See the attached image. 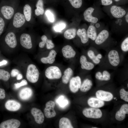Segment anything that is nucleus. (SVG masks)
I'll return each instance as SVG.
<instances>
[{
  "instance_id": "79ce46f5",
  "label": "nucleus",
  "mask_w": 128,
  "mask_h": 128,
  "mask_svg": "<svg viewBox=\"0 0 128 128\" xmlns=\"http://www.w3.org/2000/svg\"><path fill=\"white\" fill-rule=\"evenodd\" d=\"M27 82L26 80L23 79L19 83H17L14 84V87L16 89H18L21 86L27 85Z\"/></svg>"
},
{
  "instance_id": "2f4dec72",
  "label": "nucleus",
  "mask_w": 128,
  "mask_h": 128,
  "mask_svg": "<svg viewBox=\"0 0 128 128\" xmlns=\"http://www.w3.org/2000/svg\"><path fill=\"white\" fill-rule=\"evenodd\" d=\"M56 102L61 107H65L68 104L69 102L68 100L62 95L59 97L56 100Z\"/></svg>"
},
{
  "instance_id": "8fccbe9b",
  "label": "nucleus",
  "mask_w": 128,
  "mask_h": 128,
  "mask_svg": "<svg viewBox=\"0 0 128 128\" xmlns=\"http://www.w3.org/2000/svg\"><path fill=\"white\" fill-rule=\"evenodd\" d=\"M16 79L17 80H19L23 78V75L20 73H19L16 77Z\"/></svg>"
},
{
  "instance_id": "473e14b6",
  "label": "nucleus",
  "mask_w": 128,
  "mask_h": 128,
  "mask_svg": "<svg viewBox=\"0 0 128 128\" xmlns=\"http://www.w3.org/2000/svg\"><path fill=\"white\" fill-rule=\"evenodd\" d=\"M87 55L89 58L93 62L96 64H98L100 62V59L97 58L95 55L94 52L91 50H89L87 52Z\"/></svg>"
},
{
  "instance_id": "412c9836",
  "label": "nucleus",
  "mask_w": 128,
  "mask_h": 128,
  "mask_svg": "<svg viewBox=\"0 0 128 128\" xmlns=\"http://www.w3.org/2000/svg\"><path fill=\"white\" fill-rule=\"evenodd\" d=\"M41 39L42 41L40 42L39 44V46L40 48L44 47L46 44V48L48 49H52L54 47V44L52 40L48 39L46 36L42 35L41 37Z\"/></svg>"
},
{
  "instance_id": "f8f14e48",
  "label": "nucleus",
  "mask_w": 128,
  "mask_h": 128,
  "mask_svg": "<svg viewBox=\"0 0 128 128\" xmlns=\"http://www.w3.org/2000/svg\"><path fill=\"white\" fill-rule=\"evenodd\" d=\"M31 113L37 123L41 124L43 122L44 120V116L43 113L40 109L33 108L31 110Z\"/></svg>"
},
{
  "instance_id": "39448f33",
  "label": "nucleus",
  "mask_w": 128,
  "mask_h": 128,
  "mask_svg": "<svg viewBox=\"0 0 128 128\" xmlns=\"http://www.w3.org/2000/svg\"><path fill=\"white\" fill-rule=\"evenodd\" d=\"M4 41L9 48L14 49L17 46V42L16 35L12 32H8L5 36Z\"/></svg>"
},
{
  "instance_id": "aec40b11",
  "label": "nucleus",
  "mask_w": 128,
  "mask_h": 128,
  "mask_svg": "<svg viewBox=\"0 0 128 128\" xmlns=\"http://www.w3.org/2000/svg\"><path fill=\"white\" fill-rule=\"evenodd\" d=\"M57 54L55 50H52L50 52L47 57L41 58V61L42 63L44 64H53L55 60V58Z\"/></svg>"
},
{
  "instance_id": "4468645a",
  "label": "nucleus",
  "mask_w": 128,
  "mask_h": 128,
  "mask_svg": "<svg viewBox=\"0 0 128 128\" xmlns=\"http://www.w3.org/2000/svg\"><path fill=\"white\" fill-rule=\"evenodd\" d=\"M94 10V9L93 8L90 7L85 11L83 15L85 20L93 23H96L97 22L98 20V18L92 15Z\"/></svg>"
},
{
  "instance_id": "4be33fe9",
  "label": "nucleus",
  "mask_w": 128,
  "mask_h": 128,
  "mask_svg": "<svg viewBox=\"0 0 128 128\" xmlns=\"http://www.w3.org/2000/svg\"><path fill=\"white\" fill-rule=\"evenodd\" d=\"M87 103L91 107L97 108L102 107L105 104L103 101L97 98L94 97L89 98L87 101Z\"/></svg>"
},
{
  "instance_id": "603ef678",
  "label": "nucleus",
  "mask_w": 128,
  "mask_h": 128,
  "mask_svg": "<svg viewBox=\"0 0 128 128\" xmlns=\"http://www.w3.org/2000/svg\"><path fill=\"white\" fill-rule=\"evenodd\" d=\"M96 56L97 58L100 59H101L102 58V56L101 54H98Z\"/></svg>"
},
{
  "instance_id": "864d4df0",
  "label": "nucleus",
  "mask_w": 128,
  "mask_h": 128,
  "mask_svg": "<svg viewBox=\"0 0 128 128\" xmlns=\"http://www.w3.org/2000/svg\"><path fill=\"white\" fill-rule=\"evenodd\" d=\"M125 20L126 22L128 23V13L125 16Z\"/></svg>"
},
{
  "instance_id": "2eb2a0df",
  "label": "nucleus",
  "mask_w": 128,
  "mask_h": 128,
  "mask_svg": "<svg viewBox=\"0 0 128 128\" xmlns=\"http://www.w3.org/2000/svg\"><path fill=\"white\" fill-rule=\"evenodd\" d=\"M96 95L97 98L105 101H110L113 97V94L110 92L101 90L96 91Z\"/></svg>"
},
{
  "instance_id": "4d7b16f0",
  "label": "nucleus",
  "mask_w": 128,
  "mask_h": 128,
  "mask_svg": "<svg viewBox=\"0 0 128 128\" xmlns=\"http://www.w3.org/2000/svg\"><path fill=\"white\" fill-rule=\"evenodd\" d=\"M116 99V97H115V98H114V99Z\"/></svg>"
},
{
  "instance_id": "9b49d317",
  "label": "nucleus",
  "mask_w": 128,
  "mask_h": 128,
  "mask_svg": "<svg viewBox=\"0 0 128 128\" xmlns=\"http://www.w3.org/2000/svg\"><path fill=\"white\" fill-rule=\"evenodd\" d=\"M18 120L11 119L4 121L0 124V128H17L20 125Z\"/></svg>"
},
{
  "instance_id": "f03ea898",
  "label": "nucleus",
  "mask_w": 128,
  "mask_h": 128,
  "mask_svg": "<svg viewBox=\"0 0 128 128\" xmlns=\"http://www.w3.org/2000/svg\"><path fill=\"white\" fill-rule=\"evenodd\" d=\"M45 74L46 77L50 79H59L62 76V73L58 67L52 66L48 67L46 69Z\"/></svg>"
},
{
  "instance_id": "5fc2aeb1",
  "label": "nucleus",
  "mask_w": 128,
  "mask_h": 128,
  "mask_svg": "<svg viewBox=\"0 0 128 128\" xmlns=\"http://www.w3.org/2000/svg\"><path fill=\"white\" fill-rule=\"evenodd\" d=\"M96 27L98 28L100 26V24L99 23H97L96 24Z\"/></svg>"
},
{
  "instance_id": "c03bdc74",
  "label": "nucleus",
  "mask_w": 128,
  "mask_h": 128,
  "mask_svg": "<svg viewBox=\"0 0 128 128\" xmlns=\"http://www.w3.org/2000/svg\"><path fill=\"white\" fill-rule=\"evenodd\" d=\"M119 110L126 114H128V104H127L123 105L121 107Z\"/></svg>"
},
{
  "instance_id": "58836bf2",
  "label": "nucleus",
  "mask_w": 128,
  "mask_h": 128,
  "mask_svg": "<svg viewBox=\"0 0 128 128\" xmlns=\"http://www.w3.org/2000/svg\"><path fill=\"white\" fill-rule=\"evenodd\" d=\"M125 114L119 110L115 114V119L118 121H122L125 118Z\"/></svg>"
},
{
  "instance_id": "1a4fd4ad",
  "label": "nucleus",
  "mask_w": 128,
  "mask_h": 128,
  "mask_svg": "<svg viewBox=\"0 0 128 128\" xmlns=\"http://www.w3.org/2000/svg\"><path fill=\"white\" fill-rule=\"evenodd\" d=\"M109 61L111 65L116 67L119 64L120 59L118 52L115 50H112L109 52L108 54Z\"/></svg>"
},
{
  "instance_id": "5701e85b",
  "label": "nucleus",
  "mask_w": 128,
  "mask_h": 128,
  "mask_svg": "<svg viewBox=\"0 0 128 128\" xmlns=\"http://www.w3.org/2000/svg\"><path fill=\"white\" fill-rule=\"evenodd\" d=\"M32 94V91L30 88L25 87L21 89L19 93V96L21 100H26L29 99Z\"/></svg>"
},
{
  "instance_id": "dca6fc26",
  "label": "nucleus",
  "mask_w": 128,
  "mask_h": 128,
  "mask_svg": "<svg viewBox=\"0 0 128 128\" xmlns=\"http://www.w3.org/2000/svg\"><path fill=\"white\" fill-rule=\"evenodd\" d=\"M5 107L8 110L12 111H16L18 110L21 107L20 103L14 100H9L5 103Z\"/></svg>"
},
{
  "instance_id": "09e8293b",
  "label": "nucleus",
  "mask_w": 128,
  "mask_h": 128,
  "mask_svg": "<svg viewBox=\"0 0 128 128\" xmlns=\"http://www.w3.org/2000/svg\"><path fill=\"white\" fill-rule=\"evenodd\" d=\"M102 76L101 73L99 71L97 72L95 74V77L97 79L101 80Z\"/></svg>"
},
{
  "instance_id": "a18cd8bd",
  "label": "nucleus",
  "mask_w": 128,
  "mask_h": 128,
  "mask_svg": "<svg viewBox=\"0 0 128 128\" xmlns=\"http://www.w3.org/2000/svg\"><path fill=\"white\" fill-rule=\"evenodd\" d=\"M20 73L18 70L16 69H12L11 71L10 75L12 77H16Z\"/></svg>"
},
{
  "instance_id": "a211bd4d",
  "label": "nucleus",
  "mask_w": 128,
  "mask_h": 128,
  "mask_svg": "<svg viewBox=\"0 0 128 128\" xmlns=\"http://www.w3.org/2000/svg\"><path fill=\"white\" fill-rule=\"evenodd\" d=\"M80 62L81 68L82 69L91 70L94 67V65L91 62L88 61L86 57L84 55H81L80 58Z\"/></svg>"
},
{
  "instance_id": "de8ad7c7",
  "label": "nucleus",
  "mask_w": 128,
  "mask_h": 128,
  "mask_svg": "<svg viewBox=\"0 0 128 128\" xmlns=\"http://www.w3.org/2000/svg\"><path fill=\"white\" fill-rule=\"evenodd\" d=\"M5 97V92L4 90L0 88V99H4Z\"/></svg>"
},
{
  "instance_id": "20e7f679",
  "label": "nucleus",
  "mask_w": 128,
  "mask_h": 128,
  "mask_svg": "<svg viewBox=\"0 0 128 128\" xmlns=\"http://www.w3.org/2000/svg\"><path fill=\"white\" fill-rule=\"evenodd\" d=\"M14 12V9L11 6L5 5L0 6V13L6 21L12 18Z\"/></svg>"
},
{
  "instance_id": "6e6d98bb",
  "label": "nucleus",
  "mask_w": 128,
  "mask_h": 128,
  "mask_svg": "<svg viewBox=\"0 0 128 128\" xmlns=\"http://www.w3.org/2000/svg\"><path fill=\"white\" fill-rule=\"evenodd\" d=\"M115 0V1L116 2H118V1H119L120 0Z\"/></svg>"
},
{
  "instance_id": "13d9d810",
  "label": "nucleus",
  "mask_w": 128,
  "mask_h": 128,
  "mask_svg": "<svg viewBox=\"0 0 128 128\" xmlns=\"http://www.w3.org/2000/svg\"><path fill=\"white\" fill-rule=\"evenodd\" d=\"M92 128H97V127H92Z\"/></svg>"
},
{
  "instance_id": "c85d7f7f",
  "label": "nucleus",
  "mask_w": 128,
  "mask_h": 128,
  "mask_svg": "<svg viewBox=\"0 0 128 128\" xmlns=\"http://www.w3.org/2000/svg\"><path fill=\"white\" fill-rule=\"evenodd\" d=\"M36 9H35V13L37 16L43 15L44 12V3L43 0H38L36 5Z\"/></svg>"
},
{
  "instance_id": "37998d69",
  "label": "nucleus",
  "mask_w": 128,
  "mask_h": 128,
  "mask_svg": "<svg viewBox=\"0 0 128 128\" xmlns=\"http://www.w3.org/2000/svg\"><path fill=\"white\" fill-rule=\"evenodd\" d=\"M46 14L49 20L51 22L54 21L55 18L52 13L50 10H47L46 12Z\"/></svg>"
},
{
  "instance_id": "f3484780",
  "label": "nucleus",
  "mask_w": 128,
  "mask_h": 128,
  "mask_svg": "<svg viewBox=\"0 0 128 128\" xmlns=\"http://www.w3.org/2000/svg\"><path fill=\"white\" fill-rule=\"evenodd\" d=\"M63 56L66 58H70L74 57L76 52L72 47L70 45H66L63 47L62 49Z\"/></svg>"
},
{
  "instance_id": "49530a36",
  "label": "nucleus",
  "mask_w": 128,
  "mask_h": 128,
  "mask_svg": "<svg viewBox=\"0 0 128 128\" xmlns=\"http://www.w3.org/2000/svg\"><path fill=\"white\" fill-rule=\"evenodd\" d=\"M101 4L104 6H108L112 4L113 1L112 0H101Z\"/></svg>"
},
{
  "instance_id": "f257e3e1",
  "label": "nucleus",
  "mask_w": 128,
  "mask_h": 128,
  "mask_svg": "<svg viewBox=\"0 0 128 128\" xmlns=\"http://www.w3.org/2000/svg\"><path fill=\"white\" fill-rule=\"evenodd\" d=\"M39 76V72L36 66L33 64L28 65L26 73L27 80L30 82L35 83L38 81Z\"/></svg>"
},
{
  "instance_id": "6ab92c4d",
  "label": "nucleus",
  "mask_w": 128,
  "mask_h": 128,
  "mask_svg": "<svg viewBox=\"0 0 128 128\" xmlns=\"http://www.w3.org/2000/svg\"><path fill=\"white\" fill-rule=\"evenodd\" d=\"M109 36V33L108 31L106 30H102L97 36L95 40V43L98 45L101 44L107 39Z\"/></svg>"
},
{
  "instance_id": "c9c22d12",
  "label": "nucleus",
  "mask_w": 128,
  "mask_h": 128,
  "mask_svg": "<svg viewBox=\"0 0 128 128\" xmlns=\"http://www.w3.org/2000/svg\"><path fill=\"white\" fill-rule=\"evenodd\" d=\"M71 5L75 8H80L82 5V0H68Z\"/></svg>"
},
{
  "instance_id": "0eeeda50",
  "label": "nucleus",
  "mask_w": 128,
  "mask_h": 128,
  "mask_svg": "<svg viewBox=\"0 0 128 128\" xmlns=\"http://www.w3.org/2000/svg\"><path fill=\"white\" fill-rule=\"evenodd\" d=\"M20 44L24 48L30 49L32 47L31 37L28 33H24L22 34L20 38Z\"/></svg>"
},
{
  "instance_id": "a19ab883",
  "label": "nucleus",
  "mask_w": 128,
  "mask_h": 128,
  "mask_svg": "<svg viewBox=\"0 0 128 128\" xmlns=\"http://www.w3.org/2000/svg\"><path fill=\"white\" fill-rule=\"evenodd\" d=\"M110 79V74L107 71L105 70L102 73L101 81H107Z\"/></svg>"
},
{
  "instance_id": "b1692460",
  "label": "nucleus",
  "mask_w": 128,
  "mask_h": 128,
  "mask_svg": "<svg viewBox=\"0 0 128 128\" xmlns=\"http://www.w3.org/2000/svg\"><path fill=\"white\" fill-rule=\"evenodd\" d=\"M77 34L80 38L82 43L85 44L88 41L89 38L87 35V31L85 29H78L77 31Z\"/></svg>"
},
{
  "instance_id": "7c9ffc66",
  "label": "nucleus",
  "mask_w": 128,
  "mask_h": 128,
  "mask_svg": "<svg viewBox=\"0 0 128 128\" xmlns=\"http://www.w3.org/2000/svg\"><path fill=\"white\" fill-rule=\"evenodd\" d=\"M77 30L74 28L68 29L64 33V37L67 39L70 40L74 38L76 35Z\"/></svg>"
},
{
  "instance_id": "6e6552de",
  "label": "nucleus",
  "mask_w": 128,
  "mask_h": 128,
  "mask_svg": "<svg viewBox=\"0 0 128 128\" xmlns=\"http://www.w3.org/2000/svg\"><path fill=\"white\" fill-rule=\"evenodd\" d=\"M25 17L23 14L18 12L14 15L13 24V26L17 28L21 27L26 21Z\"/></svg>"
},
{
  "instance_id": "ddd939ff",
  "label": "nucleus",
  "mask_w": 128,
  "mask_h": 128,
  "mask_svg": "<svg viewBox=\"0 0 128 128\" xmlns=\"http://www.w3.org/2000/svg\"><path fill=\"white\" fill-rule=\"evenodd\" d=\"M110 11L112 16L117 18L122 17L126 14V12L124 9L120 6L115 5L111 7Z\"/></svg>"
},
{
  "instance_id": "3c124183",
  "label": "nucleus",
  "mask_w": 128,
  "mask_h": 128,
  "mask_svg": "<svg viewBox=\"0 0 128 128\" xmlns=\"http://www.w3.org/2000/svg\"><path fill=\"white\" fill-rule=\"evenodd\" d=\"M8 62L7 60H3L1 62H0V66L6 64Z\"/></svg>"
},
{
  "instance_id": "cd10ccee",
  "label": "nucleus",
  "mask_w": 128,
  "mask_h": 128,
  "mask_svg": "<svg viewBox=\"0 0 128 128\" xmlns=\"http://www.w3.org/2000/svg\"><path fill=\"white\" fill-rule=\"evenodd\" d=\"M87 36L89 38L93 41L96 39L97 37V33L96 27L93 25L89 26L87 31Z\"/></svg>"
},
{
  "instance_id": "a878e982",
  "label": "nucleus",
  "mask_w": 128,
  "mask_h": 128,
  "mask_svg": "<svg viewBox=\"0 0 128 128\" xmlns=\"http://www.w3.org/2000/svg\"><path fill=\"white\" fill-rule=\"evenodd\" d=\"M93 84L91 80L88 79L84 80L80 88V91L85 92L89 91L91 88Z\"/></svg>"
},
{
  "instance_id": "423d86ee",
  "label": "nucleus",
  "mask_w": 128,
  "mask_h": 128,
  "mask_svg": "<svg viewBox=\"0 0 128 128\" xmlns=\"http://www.w3.org/2000/svg\"><path fill=\"white\" fill-rule=\"evenodd\" d=\"M55 106V102L53 101H50L46 102L44 110V114L46 118H49L55 116L56 113L54 109Z\"/></svg>"
},
{
  "instance_id": "f704fd0d",
  "label": "nucleus",
  "mask_w": 128,
  "mask_h": 128,
  "mask_svg": "<svg viewBox=\"0 0 128 128\" xmlns=\"http://www.w3.org/2000/svg\"><path fill=\"white\" fill-rule=\"evenodd\" d=\"M6 21L0 13V36L5 31Z\"/></svg>"
},
{
  "instance_id": "7ed1b4c3",
  "label": "nucleus",
  "mask_w": 128,
  "mask_h": 128,
  "mask_svg": "<svg viewBox=\"0 0 128 128\" xmlns=\"http://www.w3.org/2000/svg\"><path fill=\"white\" fill-rule=\"evenodd\" d=\"M82 113L85 117L88 118L99 119L102 116V113L100 109L93 107L84 109Z\"/></svg>"
},
{
  "instance_id": "c756f323",
  "label": "nucleus",
  "mask_w": 128,
  "mask_h": 128,
  "mask_svg": "<svg viewBox=\"0 0 128 128\" xmlns=\"http://www.w3.org/2000/svg\"><path fill=\"white\" fill-rule=\"evenodd\" d=\"M23 11L26 20L27 22H29L31 20L32 17V9L31 7L29 5L26 4L23 7Z\"/></svg>"
},
{
  "instance_id": "393cba45",
  "label": "nucleus",
  "mask_w": 128,
  "mask_h": 128,
  "mask_svg": "<svg viewBox=\"0 0 128 128\" xmlns=\"http://www.w3.org/2000/svg\"><path fill=\"white\" fill-rule=\"evenodd\" d=\"M73 71L70 68L67 69L64 71V75L62 77V81L63 83L67 84L73 74Z\"/></svg>"
},
{
  "instance_id": "4c0bfd02",
  "label": "nucleus",
  "mask_w": 128,
  "mask_h": 128,
  "mask_svg": "<svg viewBox=\"0 0 128 128\" xmlns=\"http://www.w3.org/2000/svg\"><path fill=\"white\" fill-rule=\"evenodd\" d=\"M121 98L124 101L128 102V92L126 91L124 88L121 89L119 91Z\"/></svg>"
},
{
  "instance_id": "bf43d9fd",
  "label": "nucleus",
  "mask_w": 128,
  "mask_h": 128,
  "mask_svg": "<svg viewBox=\"0 0 128 128\" xmlns=\"http://www.w3.org/2000/svg\"><path fill=\"white\" fill-rule=\"evenodd\" d=\"M127 87H128V84H127Z\"/></svg>"
},
{
  "instance_id": "72a5a7b5",
  "label": "nucleus",
  "mask_w": 128,
  "mask_h": 128,
  "mask_svg": "<svg viewBox=\"0 0 128 128\" xmlns=\"http://www.w3.org/2000/svg\"><path fill=\"white\" fill-rule=\"evenodd\" d=\"M10 76V74L8 72L0 69V80L7 81L9 79Z\"/></svg>"
},
{
  "instance_id": "bb28decb",
  "label": "nucleus",
  "mask_w": 128,
  "mask_h": 128,
  "mask_svg": "<svg viewBox=\"0 0 128 128\" xmlns=\"http://www.w3.org/2000/svg\"><path fill=\"white\" fill-rule=\"evenodd\" d=\"M59 128H73L70 120L66 117H62L61 118L59 123Z\"/></svg>"
},
{
  "instance_id": "e433bc0d",
  "label": "nucleus",
  "mask_w": 128,
  "mask_h": 128,
  "mask_svg": "<svg viewBox=\"0 0 128 128\" xmlns=\"http://www.w3.org/2000/svg\"><path fill=\"white\" fill-rule=\"evenodd\" d=\"M66 24L64 22H60L56 24L54 27V29L56 31L60 32L65 28Z\"/></svg>"
},
{
  "instance_id": "ea45409f",
  "label": "nucleus",
  "mask_w": 128,
  "mask_h": 128,
  "mask_svg": "<svg viewBox=\"0 0 128 128\" xmlns=\"http://www.w3.org/2000/svg\"><path fill=\"white\" fill-rule=\"evenodd\" d=\"M121 50L124 52L128 51V37H126L122 42L121 46Z\"/></svg>"
},
{
  "instance_id": "9d476101",
  "label": "nucleus",
  "mask_w": 128,
  "mask_h": 128,
  "mask_svg": "<svg viewBox=\"0 0 128 128\" xmlns=\"http://www.w3.org/2000/svg\"><path fill=\"white\" fill-rule=\"evenodd\" d=\"M81 84V80L79 76L72 78L70 79L69 84V87L71 91L75 93L80 88Z\"/></svg>"
}]
</instances>
